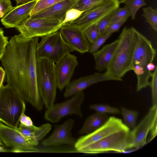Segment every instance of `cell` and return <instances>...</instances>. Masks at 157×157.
I'll list each match as a JSON object with an SVG mask.
<instances>
[{
	"mask_svg": "<svg viewBox=\"0 0 157 157\" xmlns=\"http://www.w3.org/2000/svg\"><path fill=\"white\" fill-rule=\"evenodd\" d=\"M83 11L72 8L66 13L64 18L62 22L63 25L71 22L78 18Z\"/></svg>",
	"mask_w": 157,
	"mask_h": 157,
	"instance_id": "32",
	"label": "cell"
},
{
	"mask_svg": "<svg viewBox=\"0 0 157 157\" xmlns=\"http://www.w3.org/2000/svg\"><path fill=\"white\" fill-rule=\"evenodd\" d=\"M55 63L48 59L37 60V81L42 101L48 109L54 104L57 88Z\"/></svg>",
	"mask_w": 157,
	"mask_h": 157,
	"instance_id": "5",
	"label": "cell"
},
{
	"mask_svg": "<svg viewBox=\"0 0 157 157\" xmlns=\"http://www.w3.org/2000/svg\"><path fill=\"white\" fill-rule=\"evenodd\" d=\"M128 18H123L113 22L110 25L106 33L112 34L118 31L122 25L126 21Z\"/></svg>",
	"mask_w": 157,
	"mask_h": 157,
	"instance_id": "36",
	"label": "cell"
},
{
	"mask_svg": "<svg viewBox=\"0 0 157 157\" xmlns=\"http://www.w3.org/2000/svg\"><path fill=\"white\" fill-rule=\"evenodd\" d=\"M84 98V93L82 91L61 103L54 104L52 107L47 109L44 114V118L47 121L55 123L69 115L76 114L82 117L81 106Z\"/></svg>",
	"mask_w": 157,
	"mask_h": 157,
	"instance_id": "8",
	"label": "cell"
},
{
	"mask_svg": "<svg viewBox=\"0 0 157 157\" xmlns=\"http://www.w3.org/2000/svg\"><path fill=\"white\" fill-rule=\"evenodd\" d=\"M8 42V37L4 36L3 29L0 28V60L4 54Z\"/></svg>",
	"mask_w": 157,
	"mask_h": 157,
	"instance_id": "35",
	"label": "cell"
},
{
	"mask_svg": "<svg viewBox=\"0 0 157 157\" xmlns=\"http://www.w3.org/2000/svg\"><path fill=\"white\" fill-rule=\"evenodd\" d=\"M143 16L152 29L156 32L157 31V10L153 9L151 6L143 8Z\"/></svg>",
	"mask_w": 157,
	"mask_h": 157,
	"instance_id": "23",
	"label": "cell"
},
{
	"mask_svg": "<svg viewBox=\"0 0 157 157\" xmlns=\"http://www.w3.org/2000/svg\"><path fill=\"white\" fill-rule=\"evenodd\" d=\"M132 138L130 129L120 131L80 149L79 152L95 154L114 152L124 153L132 147Z\"/></svg>",
	"mask_w": 157,
	"mask_h": 157,
	"instance_id": "6",
	"label": "cell"
},
{
	"mask_svg": "<svg viewBox=\"0 0 157 157\" xmlns=\"http://www.w3.org/2000/svg\"><path fill=\"white\" fill-rule=\"evenodd\" d=\"M151 77L149 86L151 89L152 102L153 105L157 106V67L152 73Z\"/></svg>",
	"mask_w": 157,
	"mask_h": 157,
	"instance_id": "31",
	"label": "cell"
},
{
	"mask_svg": "<svg viewBox=\"0 0 157 157\" xmlns=\"http://www.w3.org/2000/svg\"><path fill=\"white\" fill-rule=\"evenodd\" d=\"M60 35L59 30L41 37V40L37 43L36 48L37 60L42 59H51L56 50Z\"/></svg>",
	"mask_w": 157,
	"mask_h": 157,
	"instance_id": "19",
	"label": "cell"
},
{
	"mask_svg": "<svg viewBox=\"0 0 157 157\" xmlns=\"http://www.w3.org/2000/svg\"><path fill=\"white\" fill-rule=\"evenodd\" d=\"M77 0H63L55 4L32 16L35 19L49 18L63 21L67 12L73 8Z\"/></svg>",
	"mask_w": 157,
	"mask_h": 157,
	"instance_id": "18",
	"label": "cell"
},
{
	"mask_svg": "<svg viewBox=\"0 0 157 157\" xmlns=\"http://www.w3.org/2000/svg\"><path fill=\"white\" fill-rule=\"evenodd\" d=\"M120 4L117 0H109L83 12L78 18L69 23L78 27L84 31L90 25L96 24L101 19L112 13L119 7Z\"/></svg>",
	"mask_w": 157,
	"mask_h": 157,
	"instance_id": "11",
	"label": "cell"
},
{
	"mask_svg": "<svg viewBox=\"0 0 157 157\" xmlns=\"http://www.w3.org/2000/svg\"><path fill=\"white\" fill-rule=\"evenodd\" d=\"M39 37L26 38L20 34L11 37L0 61L7 84L25 101L41 110L43 102L37 84L36 55Z\"/></svg>",
	"mask_w": 157,
	"mask_h": 157,
	"instance_id": "1",
	"label": "cell"
},
{
	"mask_svg": "<svg viewBox=\"0 0 157 157\" xmlns=\"http://www.w3.org/2000/svg\"><path fill=\"white\" fill-rule=\"evenodd\" d=\"M121 111L123 119V123L129 129L134 128L136 126V120L139 115L138 112L124 107L121 108Z\"/></svg>",
	"mask_w": 157,
	"mask_h": 157,
	"instance_id": "22",
	"label": "cell"
},
{
	"mask_svg": "<svg viewBox=\"0 0 157 157\" xmlns=\"http://www.w3.org/2000/svg\"><path fill=\"white\" fill-rule=\"evenodd\" d=\"M62 22L56 19H35L29 16L15 28L24 37H42L59 31L63 25Z\"/></svg>",
	"mask_w": 157,
	"mask_h": 157,
	"instance_id": "7",
	"label": "cell"
},
{
	"mask_svg": "<svg viewBox=\"0 0 157 157\" xmlns=\"http://www.w3.org/2000/svg\"><path fill=\"white\" fill-rule=\"evenodd\" d=\"M20 123L26 126H31L33 125L30 118L26 116L25 113H23L21 116Z\"/></svg>",
	"mask_w": 157,
	"mask_h": 157,
	"instance_id": "37",
	"label": "cell"
},
{
	"mask_svg": "<svg viewBox=\"0 0 157 157\" xmlns=\"http://www.w3.org/2000/svg\"><path fill=\"white\" fill-rule=\"evenodd\" d=\"M157 121V106L153 105L138 125L131 131L132 148L138 149L146 144L148 134Z\"/></svg>",
	"mask_w": 157,
	"mask_h": 157,
	"instance_id": "13",
	"label": "cell"
},
{
	"mask_svg": "<svg viewBox=\"0 0 157 157\" xmlns=\"http://www.w3.org/2000/svg\"><path fill=\"white\" fill-rule=\"evenodd\" d=\"M84 32L87 39L91 44L94 42L100 36L96 24L90 25Z\"/></svg>",
	"mask_w": 157,
	"mask_h": 157,
	"instance_id": "29",
	"label": "cell"
},
{
	"mask_svg": "<svg viewBox=\"0 0 157 157\" xmlns=\"http://www.w3.org/2000/svg\"><path fill=\"white\" fill-rule=\"evenodd\" d=\"M122 3L128 8L132 20L135 19L138 10L141 7L146 5L144 0H125Z\"/></svg>",
	"mask_w": 157,
	"mask_h": 157,
	"instance_id": "27",
	"label": "cell"
},
{
	"mask_svg": "<svg viewBox=\"0 0 157 157\" xmlns=\"http://www.w3.org/2000/svg\"><path fill=\"white\" fill-rule=\"evenodd\" d=\"M110 25L113 22L124 18L131 16V13L128 7L126 6L118 8L111 14Z\"/></svg>",
	"mask_w": 157,
	"mask_h": 157,
	"instance_id": "28",
	"label": "cell"
},
{
	"mask_svg": "<svg viewBox=\"0 0 157 157\" xmlns=\"http://www.w3.org/2000/svg\"><path fill=\"white\" fill-rule=\"evenodd\" d=\"M4 144L0 140V146H3Z\"/></svg>",
	"mask_w": 157,
	"mask_h": 157,
	"instance_id": "42",
	"label": "cell"
},
{
	"mask_svg": "<svg viewBox=\"0 0 157 157\" xmlns=\"http://www.w3.org/2000/svg\"><path fill=\"white\" fill-rule=\"evenodd\" d=\"M118 43V38L93 53L95 62V69L99 71L106 69L111 61Z\"/></svg>",
	"mask_w": 157,
	"mask_h": 157,
	"instance_id": "20",
	"label": "cell"
},
{
	"mask_svg": "<svg viewBox=\"0 0 157 157\" xmlns=\"http://www.w3.org/2000/svg\"><path fill=\"white\" fill-rule=\"evenodd\" d=\"M130 129L121 119L114 116L109 117L102 126L76 141L74 147L77 152L81 149L116 132Z\"/></svg>",
	"mask_w": 157,
	"mask_h": 157,
	"instance_id": "9",
	"label": "cell"
},
{
	"mask_svg": "<svg viewBox=\"0 0 157 157\" xmlns=\"http://www.w3.org/2000/svg\"><path fill=\"white\" fill-rule=\"evenodd\" d=\"M16 2V4L18 5V4L25 3L34 0H15Z\"/></svg>",
	"mask_w": 157,
	"mask_h": 157,
	"instance_id": "40",
	"label": "cell"
},
{
	"mask_svg": "<svg viewBox=\"0 0 157 157\" xmlns=\"http://www.w3.org/2000/svg\"><path fill=\"white\" fill-rule=\"evenodd\" d=\"M156 65H155L152 62L149 63L147 66V69L149 71H154L156 67Z\"/></svg>",
	"mask_w": 157,
	"mask_h": 157,
	"instance_id": "39",
	"label": "cell"
},
{
	"mask_svg": "<svg viewBox=\"0 0 157 157\" xmlns=\"http://www.w3.org/2000/svg\"><path fill=\"white\" fill-rule=\"evenodd\" d=\"M138 31L134 28L124 27L118 38L119 43L111 62L105 73L120 79L132 70L131 64Z\"/></svg>",
	"mask_w": 157,
	"mask_h": 157,
	"instance_id": "2",
	"label": "cell"
},
{
	"mask_svg": "<svg viewBox=\"0 0 157 157\" xmlns=\"http://www.w3.org/2000/svg\"><path fill=\"white\" fill-rule=\"evenodd\" d=\"M0 140L9 147L10 152H38V150L31 146L17 128L0 123Z\"/></svg>",
	"mask_w": 157,
	"mask_h": 157,
	"instance_id": "10",
	"label": "cell"
},
{
	"mask_svg": "<svg viewBox=\"0 0 157 157\" xmlns=\"http://www.w3.org/2000/svg\"><path fill=\"white\" fill-rule=\"evenodd\" d=\"M89 107L96 113L101 114H119L121 113V112L118 108L106 105L95 104L90 105Z\"/></svg>",
	"mask_w": 157,
	"mask_h": 157,
	"instance_id": "25",
	"label": "cell"
},
{
	"mask_svg": "<svg viewBox=\"0 0 157 157\" xmlns=\"http://www.w3.org/2000/svg\"><path fill=\"white\" fill-rule=\"evenodd\" d=\"M59 31L65 42L74 51L82 54L89 52L90 44L80 28L67 23L63 25Z\"/></svg>",
	"mask_w": 157,
	"mask_h": 157,
	"instance_id": "12",
	"label": "cell"
},
{
	"mask_svg": "<svg viewBox=\"0 0 157 157\" xmlns=\"http://www.w3.org/2000/svg\"><path fill=\"white\" fill-rule=\"evenodd\" d=\"M108 118L107 114L96 113L91 115L86 120L82 127L78 132L79 134H88L97 129L103 125Z\"/></svg>",
	"mask_w": 157,
	"mask_h": 157,
	"instance_id": "21",
	"label": "cell"
},
{
	"mask_svg": "<svg viewBox=\"0 0 157 157\" xmlns=\"http://www.w3.org/2000/svg\"><path fill=\"white\" fill-rule=\"evenodd\" d=\"M156 53V50L153 47L151 41L138 31L131 64L132 70L137 78V92L149 86V79L152 73L147 69V66L152 62Z\"/></svg>",
	"mask_w": 157,
	"mask_h": 157,
	"instance_id": "3",
	"label": "cell"
},
{
	"mask_svg": "<svg viewBox=\"0 0 157 157\" xmlns=\"http://www.w3.org/2000/svg\"><path fill=\"white\" fill-rule=\"evenodd\" d=\"M109 0H77L73 8L85 11Z\"/></svg>",
	"mask_w": 157,
	"mask_h": 157,
	"instance_id": "24",
	"label": "cell"
},
{
	"mask_svg": "<svg viewBox=\"0 0 157 157\" xmlns=\"http://www.w3.org/2000/svg\"><path fill=\"white\" fill-rule=\"evenodd\" d=\"M112 34L106 33L104 34L101 35L94 42L90 45L89 52L93 54L99 50L101 47L110 37Z\"/></svg>",
	"mask_w": 157,
	"mask_h": 157,
	"instance_id": "30",
	"label": "cell"
},
{
	"mask_svg": "<svg viewBox=\"0 0 157 157\" xmlns=\"http://www.w3.org/2000/svg\"><path fill=\"white\" fill-rule=\"evenodd\" d=\"M122 79L117 78L104 73H95L92 75L81 77L70 82L64 93V96L68 98L83 91L92 85L97 83L108 81H122Z\"/></svg>",
	"mask_w": 157,
	"mask_h": 157,
	"instance_id": "16",
	"label": "cell"
},
{
	"mask_svg": "<svg viewBox=\"0 0 157 157\" xmlns=\"http://www.w3.org/2000/svg\"><path fill=\"white\" fill-rule=\"evenodd\" d=\"M117 0L118 1L119 3L120 4L121 3H122V2L125 0Z\"/></svg>",
	"mask_w": 157,
	"mask_h": 157,
	"instance_id": "41",
	"label": "cell"
},
{
	"mask_svg": "<svg viewBox=\"0 0 157 157\" xmlns=\"http://www.w3.org/2000/svg\"><path fill=\"white\" fill-rule=\"evenodd\" d=\"M25 101L8 84L0 90V122L17 128L22 114L25 113Z\"/></svg>",
	"mask_w": 157,
	"mask_h": 157,
	"instance_id": "4",
	"label": "cell"
},
{
	"mask_svg": "<svg viewBox=\"0 0 157 157\" xmlns=\"http://www.w3.org/2000/svg\"><path fill=\"white\" fill-rule=\"evenodd\" d=\"M6 75V72L4 68L0 67V90L3 85V82Z\"/></svg>",
	"mask_w": 157,
	"mask_h": 157,
	"instance_id": "38",
	"label": "cell"
},
{
	"mask_svg": "<svg viewBox=\"0 0 157 157\" xmlns=\"http://www.w3.org/2000/svg\"><path fill=\"white\" fill-rule=\"evenodd\" d=\"M63 0H37L31 11L30 16H32L59 2Z\"/></svg>",
	"mask_w": 157,
	"mask_h": 157,
	"instance_id": "26",
	"label": "cell"
},
{
	"mask_svg": "<svg viewBox=\"0 0 157 157\" xmlns=\"http://www.w3.org/2000/svg\"><path fill=\"white\" fill-rule=\"evenodd\" d=\"M74 124V120L69 119L62 124L55 126L51 135L42 141V145L49 147L65 144L74 147L76 141L72 137L71 131Z\"/></svg>",
	"mask_w": 157,
	"mask_h": 157,
	"instance_id": "15",
	"label": "cell"
},
{
	"mask_svg": "<svg viewBox=\"0 0 157 157\" xmlns=\"http://www.w3.org/2000/svg\"><path fill=\"white\" fill-rule=\"evenodd\" d=\"M13 7L10 0H0V18L3 17Z\"/></svg>",
	"mask_w": 157,
	"mask_h": 157,
	"instance_id": "34",
	"label": "cell"
},
{
	"mask_svg": "<svg viewBox=\"0 0 157 157\" xmlns=\"http://www.w3.org/2000/svg\"><path fill=\"white\" fill-rule=\"evenodd\" d=\"M111 13L101 19L96 23L97 27L100 35L107 32L110 25Z\"/></svg>",
	"mask_w": 157,
	"mask_h": 157,
	"instance_id": "33",
	"label": "cell"
},
{
	"mask_svg": "<svg viewBox=\"0 0 157 157\" xmlns=\"http://www.w3.org/2000/svg\"><path fill=\"white\" fill-rule=\"evenodd\" d=\"M37 0L20 4L13 7L1 20L2 24L6 28L16 27L30 16V13Z\"/></svg>",
	"mask_w": 157,
	"mask_h": 157,
	"instance_id": "17",
	"label": "cell"
},
{
	"mask_svg": "<svg viewBox=\"0 0 157 157\" xmlns=\"http://www.w3.org/2000/svg\"><path fill=\"white\" fill-rule=\"evenodd\" d=\"M78 64L77 57L68 53L55 63L57 88L61 91L70 82L75 70Z\"/></svg>",
	"mask_w": 157,
	"mask_h": 157,
	"instance_id": "14",
	"label": "cell"
}]
</instances>
